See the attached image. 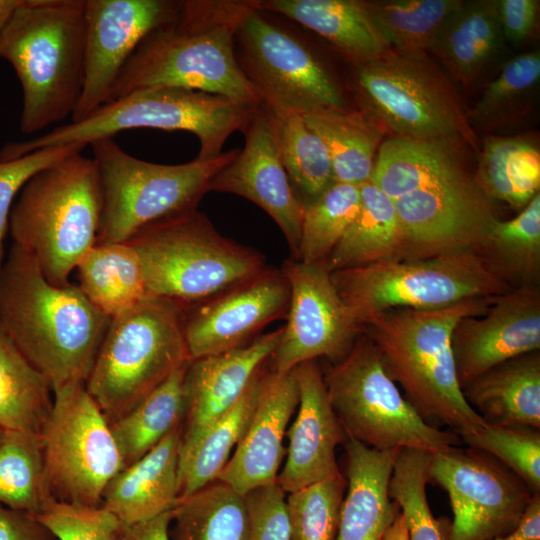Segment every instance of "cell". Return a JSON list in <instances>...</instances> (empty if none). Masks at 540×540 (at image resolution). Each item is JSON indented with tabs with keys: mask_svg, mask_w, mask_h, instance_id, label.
Returning <instances> with one entry per match:
<instances>
[{
	"mask_svg": "<svg viewBox=\"0 0 540 540\" xmlns=\"http://www.w3.org/2000/svg\"><path fill=\"white\" fill-rule=\"evenodd\" d=\"M109 322L78 285L52 284L11 245L0 269V328L53 392L85 384Z\"/></svg>",
	"mask_w": 540,
	"mask_h": 540,
	"instance_id": "obj_1",
	"label": "cell"
},
{
	"mask_svg": "<svg viewBox=\"0 0 540 540\" xmlns=\"http://www.w3.org/2000/svg\"><path fill=\"white\" fill-rule=\"evenodd\" d=\"M252 1H181L175 16L150 32L128 59L108 102L139 89L175 87L262 106L235 51L237 29Z\"/></svg>",
	"mask_w": 540,
	"mask_h": 540,
	"instance_id": "obj_2",
	"label": "cell"
},
{
	"mask_svg": "<svg viewBox=\"0 0 540 540\" xmlns=\"http://www.w3.org/2000/svg\"><path fill=\"white\" fill-rule=\"evenodd\" d=\"M495 297L431 309H392L366 322L363 333L377 347L386 372L428 423L448 425L456 434L488 424L464 398L451 339L463 318L483 314Z\"/></svg>",
	"mask_w": 540,
	"mask_h": 540,
	"instance_id": "obj_3",
	"label": "cell"
},
{
	"mask_svg": "<svg viewBox=\"0 0 540 540\" xmlns=\"http://www.w3.org/2000/svg\"><path fill=\"white\" fill-rule=\"evenodd\" d=\"M23 92L24 134L71 117L84 82L85 0H23L0 36Z\"/></svg>",
	"mask_w": 540,
	"mask_h": 540,
	"instance_id": "obj_4",
	"label": "cell"
},
{
	"mask_svg": "<svg viewBox=\"0 0 540 540\" xmlns=\"http://www.w3.org/2000/svg\"><path fill=\"white\" fill-rule=\"evenodd\" d=\"M102 213L98 168L80 152L26 182L11 208L8 231L12 244L34 257L49 282L65 286L97 243Z\"/></svg>",
	"mask_w": 540,
	"mask_h": 540,
	"instance_id": "obj_5",
	"label": "cell"
},
{
	"mask_svg": "<svg viewBox=\"0 0 540 540\" xmlns=\"http://www.w3.org/2000/svg\"><path fill=\"white\" fill-rule=\"evenodd\" d=\"M259 107L224 96L175 87L139 89L112 100L78 122L60 125L35 138L10 142L0 151L8 161L46 147L90 145L136 128L193 133L200 142L197 158L219 156L227 138L244 131Z\"/></svg>",
	"mask_w": 540,
	"mask_h": 540,
	"instance_id": "obj_6",
	"label": "cell"
},
{
	"mask_svg": "<svg viewBox=\"0 0 540 540\" xmlns=\"http://www.w3.org/2000/svg\"><path fill=\"white\" fill-rule=\"evenodd\" d=\"M185 310L176 301L147 295L110 319L85 382L108 423L130 411L191 360Z\"/></svg>",
	"mask_w": 540,
	"mask_h": 540,
	"instance_id": "obj_7",
	"label": "cell"
},
{
	"mask_svg": "<svg viewBox=\"0 0 540 540\" xmlns=\"http://www.w3.org/2000/svg\"><path fill=\"white\" fill-rule=\"evenodd\" d=\"M127 242L140 259L147 295L186 307L267 267L261 253L221 235L197 209L149 225Z\"/></svg>",
	"mask_w": 540,
	"mask_h": 540,
	"instance_id": "obj_8",
	"label": "cell"
},
{
	"mask_svg": "<svg viewBox=\"0 0 540 540\" xmlns=\"http://www.w3.org/2000/svg\"><path fill=\"white\" fill-rule=\"evenodd\" d=\"M355 322L363 329L392 309H431L503 294L510 289L480 254L457 250L421 259H397L330 272Z\"/></svg>",
	"mask_w": 540,
	"mask_h": 540,
	"instance_id": "obj_9",
	"label": "cell"
},
{
	"mask_svg": "<svg viewBox=\"0 0 540 540\" xmlns=\"http://www.w3.org/2000/svg\"><path fill=\"white\" fill-rule=\"evenodd\" d=\"M90 145L103 191L97 243L127 242L149 225L197 209L212 178L239 151L159 164L130 155L113 138Z\"/></svg>",
	"mask_w": 540,
	"mask_h": 540,
	"instance_id": "obj_10",
	"label": "cell"
},
{
	"mask_svg": "<svg viewBox=\"0 0 540 540\" xmlns=\"http://www.w3.org/2000/svg\"><path fill=\"white\" fill-rule=\"evenodd\" d=\"M353 65V86L362 111L381 128L401 138L460 140L480 151L454 86L427 54L391 50Z\"/></svg>",
	"mask_w": 540,
	"mask_h": 540,
	"instance_id": "obj_11",
	"label": "cell"
},
{
	"mask_svg": "<svg viewBox=\"0 0 540 540\" xmlns=\"http://www.w3.org/2000/svg\"><path fill=\"white\" fill-rule=\"evenodd\" d=\"M324 379L346 435L370 448L433 454L461 443L455 432L443 431L425 421L402 396L366 334L356 339Z\"/></svg>",
	"mask_w": 540,
	"mask_h": 540,
	"instance_id": "obj_12",
	"label": "cell"
},
{
	"mask_svg": "<svg viewBox=\"0 0 540 540\" xmlns=\"http://www.w3.org/2000/svg\"><path fill=\"white\" fill-rule=\"evenodd\" d=\"M51 494L59 502L98 507L108 482L123 469L109 423L85 384L53 392L40 434Z\"/></svg>",
	"mask_w": 540,
	"mask_h": 540,
	"instance_id": "obj_13",
	"label": "cell"
},
{
	"mask_svg": "<svg viewBox=\"0 0 540 540\" xmlns=\"http://www.w3.org/2000/svg\"><path fill=\"white\" fill-rule=\"evenodd\" d=\"M236 57L263 108L305 114L346 108L342 90L322 61L296 35L266 18L255 0L235 35Z\"/></svg>",
	"mask_w": 540,
	"mask_h": 540,
	"instance_id": "obj_14",
	"label": "cell"
},
{
	"mask_svg": "<svg viewBox=\"0 0 540 540\" xmlns=\"http://www.w3.org/2000/svg\"><path fill=\"white\" fill-rule=\"evenodd\" d=\"M427 483L444 489L453 513L440 519L444 540H490L520 523L535 493L491 455L457 446L433 453Z\"/></svg>",
	"mask_w": 540,
	"mask_h": 540,
	"instance_id": "obj_15",
	"label": "cell"
},
{
	"mask_svg": "<svg viewBox=\"0 0 540 540\" xmlns=\"http://www.w3.org/2000/svg\"><path fill=\"white\" fill-rule=\"evenodd\" d=\"M281 271L290 287L287 322L268 360L270 370L285 373L297 365L327 357L338 361L363 334L339 296L325 263L289 259Z\"/></svg>",
	"mask_w": 540,
	"mask_h": 540,
	"instance_id": "obj_16",
	"label": "cell"
},
{
	"mask_svg": "<svg viewBox=\"0 0 540 540\" xmlns=\"http://www.w3.org/2000/svg\"><path fill=\"white\" fill-rule=\"evenodd\" d=\"M181 1L85 0L84 82L71 116L78 122L108 102L122 68L142 40L172 19Z\"/></svg>",
	"mask_w": 540,
	"mask_h": 540,
	"instance_id": "obj_17",
	"label": "cell"
},
{
	"mask_svg": "<svg viewBox=\"0 0 540 540\" xmlns=\"http://www.w3.org/2000/svg\"><path fill=\"white\" fill-rule=\"evenodd\" d=\"M290 287L281 269L266 267L185 310V340L192 359L240 348L267 324L286 316Z\"/></svg>",
	"mask_w": 540,
	"mask_h": 540,
	"instance_id": "obj_18",
	"label": "cell"
},
{
	"mask_svg": "<svg viewBox=\"0 0 540 540\" xmlns=\"http://www.w3.org/2000/svg\"><path fill=\"white\" fill-rule=\"evenodd\" d=\"M393 201L405 239L404 259L475 251L496 219L488 198L469 177Z\"/></svg>",
	"mask_w": 540,
	"mask_h": 540,
	"instance_id": "obj_19",
	"label": "cell"
},
{
	"mask_svg": "<svg viewBox=\"0 0 540 540\" xmlns=\"http://www.w3.org/2000/svg\"><path fill=\"white\" fill-rule=\"evenodd\" d=\"M461 389L492 367L540 349V289L522 284L494 298L487 310L463 318L451 339Z\"/></svg>",
	"mask_w": 540,
	"mask_h": 540,
	"instance_id": "obj_20",
	"label": "cell"
},
{
	"mask_svg": "<svg viewBox=\"0 0 540 540\" xmlns=\"http://www.w3.org/2000/svg\"><path fill=\"white\" fill-rule=\"evenodd\" d=\"M243 133V149L215 174L209 192L236 194L263 209L281 229L292 259H296L304 205L281 163L263 106L257 109Z\"/></svg>",
	"mask_w": 540,
	"mask_h": 540,
	"instance_id": "obj_21",
	"label": "cell"
},
{
	"mask_svg": "<svg viewBox=\"0 0 540 540\" xmlns=\"http://www.w3.org/2000/svg\"><path fill=\"white\" fill-rule=\"evenodd\" d=\"M282 331L281 327L259 335L240 348L189 362L183 380L185 413L179 458L189 453L206 431L238 401L267 364Z\"/></svg>",
	"mask_w": 540,
	"mask_h": 540,
	"instance_id": "obj_22",
	"label": "cell"
},
{
	"mask_svg": "<svg viewBox=\"0 0 540 540\" xmlns=\"http://www.w3.org/2000/svg\"><path fill=\"white\" fill-rule=\"evenodd\" d=\"M293 370L299 388L298 411L285 434L287 459L276 479L285 493L340 474L336 447L347 439L318 361H305Z\"/></svg>",
	"mask_w": 540,
	"mask_h": 540,
	"instance_id": "obj_23",
	"label": "cell"
},
{
	"mask_svg": "<svg viewBox=\"0 0 540 540\" xmlns=\"http://www.w3.org/2000/svg\"><path fill=\"white\" fill-rule=\"evenodd\" d=\"M266 367L246 431L217 478L241 495L276 483L285 454L283 438L299 403L294 370L277 373Z\"/></svg>",
	"mask_w": 540,
	"mask_h": 540,
	"instance_id": "obj_24",
	"label": "cell"
},
{
	"mask_svg": "<svg viewBox=\"0 0 540 540\" xmlns=\"http://www.w3.org/2000/svg\"><path fill=\"white\" fill-rule=\"evenodd\" d=\"M344 445L347 487L336 540H382L400 512L389 495L399 450H375L348 436Z\"/></svg>",
	"mask_w": 540,
	"mask_h": 540,
	"instance_id": "obj_25",
	"label": "cell"
},
{
	"mask_svg": "<svg viewBox=\"0 0 540 540\" xmlns=\"http://www.w3.org/2000/svg\"><path fill=\"white\" fill-rule=\"evenodd\" d=\"M180 438L181 428L121 469L106 485L100 506L122 526L149 520L174 507L178 498Z\"/></svg>",
	"mask_w": 540,
	"mask_h": 540,
	"instance_id": "obj_26",
	"label": "cell"
},
{
	"mask_svg": "<svg viewBox=\"0 0 540 540\" xmlns=\"http://www.w3.org/2000/svg\"><path fill=\"white\" fill-rule=\"evenodd\" d=\"M255 4L263 12L283 15L319 34L353 64L392 50L363 0H255Z\"/></svg>",
	"mask_w": 540,
	"mask_h": 540,
	"instance_id": "obj_27",
	"label": "cell"
},
{
	"mask_svg": "<svg viewBox=\"0 0 540 540\" xmlns=\"http://www.w3.org/2000/svg\"><path fill=\"white\" fill-rule=\"evenodd\" d=\"M468 404L490 425L540 429V353L508 359L462 389Z\"/></svg>",
	"mask_w": 540,
	"mask_h": 540,
	"instance_id": "obj_28",
	"label": "cell"
},
{
	"mask_svg": "<svg viewBox=\"0 0 540 540\" xmlns=\"http://www.w3.org/2000/svg\"><path fill=\"white\" fill-rule=\"evenodd\" d=\"M466 177L452 142L394 136L379 146L370 181L393 200Z\"/></svg>",
	"mask_w": 540,
	"mask_h": 540,
	"instance_id": "obj_29",
	"label": "cell"
},
{
	"mask_svg": "<svg viewBox=\"0 0 540 540\" xmlns=\"http://www.w3.org/2000/svg\"><path fill=\"white\" fill-rule=\"evenodd\" d=\"M503 40L496 0L463 1L430 51L454 80L469 86L500 51Z\"/></svg>",
	"mask_w": 540,
	"mask_h": 540,
	"instance_id": "obj_30",
	"label": "cell"
},
{
	"mask_svg": "<svg viewBox=\"0 0 540 540\" xmlns=\"http://www.w3.org/2000/svg\"><path fill=\"white\" fill-rule=\"evenodd\" d=\"M359 188V210L325 262L330 272L404 259L405 239L394 201L371 181Z\"/></svg>",
	"mask_w": 540,
	"mask_h": 540,
	"instance_id": "obj_31",
	"label": "cell"
},
{
	"mask_svg": "<svg viewBox=\"0 0 540 540\" xmlns=\"http://www.w3.org/2000/svg\"><path fill=\"white\" fill-rule=\"evenodd\" d=\"M324 142L335 182L360 186L371 180L382 128L363 111L317 109L302 115Z\"/></svg>",
	"mask_w": 540,
	"mask_h": 540,
	"instance_id": "obj_32",
	"label": "cell"
},
{
	"mask_svg": "<svg viewBox=\"0 0 540 540\" xmlns=\"http://www.w3.org/2000/svg\"><path fill=\"white\" fill-rule=\"evenodd\" d=\"M75 269L83 294L110 319L147 296L140 259L129 242L96 243Z\"/></svg>",
	"mask_w": 540,
	"mask_h": 540,
	"instance_id": "obj_33",
	"label": "cell"
},
{
	"mask_svg": "<svg viewBox=\"0 0 540 540\" xmlns=\"http://www.w3.org/2000/svg\"><path fill=\"white\" fill-rule=\"evenodd\" d=\"M170 540H251L245 496L216 479L177 499L171 510Z\"/></svg>",
	"mask_w": 540,
	"mask_h": 540,
	"instance_id": "obj_34",
	"label": "cell"
},
{
	"mask_svg": "<svg viewBox=\"0 0 540 540\" xmlns=\"http://www.w3.org/2000/svg\"><path fill=\"white\" fill-rule=\"evenodd\" d=\"M189 362L130 411L109 422L123 468L146 455L168 434L182 428L185 413L183 380Z\"/></svg>",
	"mask_w": 540,
	"mask_h": 540,
	"instance_id": "obj_35",
	"label": "cell"
},
{
	"mask_svg": "<svg viewBox=\"0 0 540 540\" xmlns=\"http://www.w3.org/2000/svg\"><path fill=\"white\" fill-rule=\"evenodd\" d=\"M474 181L489 199L524 208L539 193L540 153L529 140L516 136H486Z\"/></svg>",
	"mask_w": 540,
	"mask_h": 540,
	"instance_id": "obj_36",
	"label": "cell"
},
{
	"mask_svg": "<svg viewBox=\"0 0 540 540\" xmlns=\"http://www.w3.org/2000/svg\"><path fill=\"white\" fill-rule=\"evenodd\" d=\"M52 406L48 380L0 328V427L40 435Z\"/></svg>",
	"mask_w": 540,
	"mask_h": 540,
	"instance_id": "obj_37",
	"label": "cell"
},
{
	"mask_svg": "<svg viewBox=\"0 0 540 540\" xmlns=\"http://www.w3.org/2000/svg\"><path fill=\"white\" fill-rule=\"evenodd\" d=\"M266 365L231 409L206 431L189 453L179 458L177 499L190 496L216 480L226 466L230 452L243 437L252 417Z\"/></svg>",
	"mask_w": 540,
	"mask_h": 540,
	"instance_id": "obj_38",
	"label": "cell"
},
{
	"mask_svg": "<svg viewBox=\"0 0 540 540\" xmlns=\"http://www.w3.org/2000/svg\"><path fill=\"white\" fill-rule=\"evenodd\" d=\"M266 112L281 163L305 207L335 182L329 152L301 114Z\"/></svg>",
	"mask_w": 540,
	"mask_h": 540,
	"instance_id": "obj_39",
	"label": "cell"
},
{
	"mask_svg": "<svg viewBox=\"0 0 540 540\" xmlns=\"http://www.w3.org/2000/svg\"><path fill=\"white\" fill-rule=\"evenodd\" d=\"M390 48L403 55H424L434 46L462 0H363Z\"/></svg>",
	"mask_w": 540,
	"mask_h": 540,
	"instance_id": "obj_40",
	"label": "cell"
},
{
	"mask_svg": "<svg viewBox=\"0 0 540 540\" xmlns=\"http://www.w3.org/2000/svg\"><path fill=\"white\" fill-rule=\"evenodd\" d=\"M508 282L536 284L540 271V194L507 221L495 219L475 250Z\"/></svg>",
	"mask_w": 540,
	"mask_h": 540,
	"instance_id": "obj_41",
	"label": "cell"
},
{
	"mask_svg": "<svg viewBox=\"0 0 540 540\" xmlns=\"http://www.w3.org/2000/svg\"><path fill=\"white\" fill-rule=\"evenodd\" d=\"M52 499L40 435L4 431L0 442V504L37 515Z\"/></svg>",
	"mask_w": 540,
	"mask_h": 540,
	"instance_id": "obj_42",
	"label": "cell"
},
{
	"mask_svg": "<svg viewBox=\"0 0 540 540\" xmlns=\"http://www.w3.org/2000/svg\"><path fill=\"white\" fill-rule=\"evenodd\" d=\"M540 80V53L532 50L509 60L466 113L472 129L492 131L528 113Z\"/></svg>",
	"mask_w": 540,
	"mask_h": 540,
	"instance_id": "obj_43",
	"label": "cell"
},
{
	"mask_svg": "<svg viewBox=\"0 0 540 540\" xmlns=\"http://www.w3.org/2000/svg\"><path fill=\"white\" fill-rule=\"evenodd\" d=\"M359 206V186L340 182H334L305 205L295 260L325 263L354 220Z\"/></svg>",
	"mask_w": 540,
	"mask_h": 540,
	"instance_id": "obj_44",
	"label": "cell"
},
{
	"mask_svg": "<svg viewBox=\"0 0 540 540\" xmlns=\"http://www.w3.org/2000/svg\"><path fill=\"white\" fill-rule=\"evenodd\" d=\"M431 453L403 449L397 452L389 495L406 522L409 540H444L442 524L429 507L426 484Z\"/></svg>",
	"mask_w": 540,
	"mask_h": 540,
	"instance_id": "obj_45",
	"label": "cell"
},
{
	"mask_svg": "<svg viewBox=\"0 0 540 540\" xmlns=\"http://www.w3.org/2000/svg\"><path fill=\"white\" fill-rule=\"evenodd\" d=\"M346 487L340 473L288 493L290 540H336Z\"/></svg>",
	"mask_w": 540,
	"mask_h": 540,
	"instance_id": "obj_46",
	"label": "cell"
},
{
	"mask_svg": "<svg viewBox=\"0 0 540 540\" xmlns=\"http://www.w3.org/2000/svg\"><path fill=\"white\" fill-rule=\"evenodd\" d=\"M457 435L469 448L491 455L540 492V429L487 424Z\"/></svg>",
	"mask_w": 540,
	"mask_h": 540,
	"instance_id": "obj_47",
	"label": "cell"
},
{
	"mask_svg": "<svg viewBox=\"0 0 540 540\" xmlns=\"http://www.w3.org/2000/svg\"><path fill=\"white\" fill-rule=\"evenodd\" d=\"M36 516L59 540H115L122 527L101 506L74 505L55 499Z\"/></svg>",
	"mask_w": 540,
	"mask_h": 540,
	"instance_id": "obj_48",
	"label": "cell"
},
{
	"mask_svg": "<svg viewBox=\"0 0 540 540\" xmlns=\"http://www.w3.org/2000/svg\"><path fill=\"white\" fill-rule=\"evenodd\" d=\"M86 146L83 143H71L46 147L18 158L0 161V269L4 261V239L15 197L33 175L73 154L82 152Z\"/></svg>",
	"mask_w": 540,
	"mask_h": 540,
	"instance_id": "obj_49",
	"label": "cell"
},
{
	"mask_svg": "<svg viewBox=\"0 0 540 540\" xmlns=\"http://www.w3.org/2000/svg\"><path fill=\"white\" fill-rule=\"evenodd\" d=\"M285 494L277 483H273L244 495L251 540H290Z\"/></svg>",
	"mask_w": 540,
	"mask_h": 540,
	"instance_id": "obj_50",
	"label": "cell"
},
{
	"mask_svg": "<svg viewBox=\"0 0 540 540\" xmlns=\"http://www.w3.org/2000/svg\"><path fill=\"white\" fill-rule=\"evenodd\" d=\"M503 38L521 43L534 32L538 22V0H496Z\"/></svg>",
	"mask_w": 540,
	"mask_h": 540,
	"instance_id": "obj_51",
	"label": "cell"
},
{
	"mask_svg": "<svg viewBox=\"0 0 540 540\" xmlns=\"http://www.w3.org/2000/svg\"><path fill=\"white\" fill-rule=\"evenodd\" d=\"M0 540H59L36 515L0 504Z\"/></svg>",
	"mask_w": 540,
	"mask_h": 540,
	"instance_id": "obj_52",
	"label": "cell"
},
{
	"mask_svg": "<svg viewBox=\"0 0 540 540\" xmlns=\"http://www.w3.org/2000/svg\"><path fill=\"white\" fill-rule=\"evenodd\" d=\"M171 510L143 522L122 526L115 540H170Z\"/></svg>",
	"mask_w": 540,
	"mask_h": 540,
	"instance_id": "obj_53",
	"label": "cell"
},
{
	"mask_svg": "<svg viewBox=\"0 0 540 540\" xmlns=\"http://www.w3.org/2000/svg\"><path fill=\"white\" fill-rule=\"evenodd\" d=\"M490 540H540V493L534 494L520 523L512 532Z\"/></svg>",
	"mask_w": 540,
	"mask_h": 540,
	"instance_id": "obj_54",
	"label": "cell"
},
{
	"mask_svg": "<svg viewBox=\"0 0 540 540\" xmlns=\"http://www.w3.org/2000/svg\"><path fill=\"white\" fill-rule=\"evenodd\" d=\"M382 540H409L406 522L401 512L398 513Z\"/></svg>",
	"mask_w": 540,
	"mask_h": 540,
	"instance_id": "obj_55",
	"label": "cell"
},
{
	"mask_svg": "<svg viewBox=\"0 0 540 540\" xmlns=\"http://www.w3.org/2000/svg\"><path fill=\"white\" fill-rule=\"evenodd\" d=\"M23 0H0V36Z\"/></svg>",
	"mask_w": 540,
	"mask_h": 540,
	"instance_id": "obj_56",
	"label": "cell"
},
{
	"mask_svg": "<svg viewBox=\"0 0 540 540\" xmlns=\"http://www.w3.org/2000/svg\"><path fill=\"white\" fill-rule=\"evenodd\" d=\"M3 435H4V430L0 427V442L3 438Z\"/></svg>",
	"mask_w": 540,
	"mask_h": 540,
	"instance_id": "obj_57",
	"label": "cell"
}]
</instances>
